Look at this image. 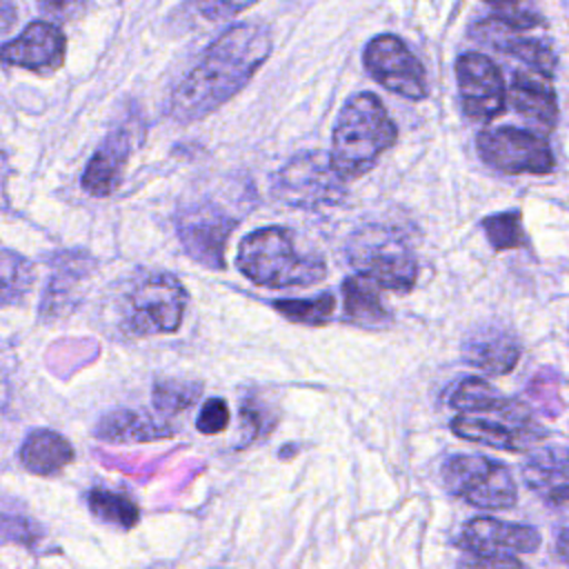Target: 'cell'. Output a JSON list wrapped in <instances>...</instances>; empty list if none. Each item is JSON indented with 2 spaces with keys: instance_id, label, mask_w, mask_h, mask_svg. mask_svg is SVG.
<instances>
[{
  "instance_id": "cell-1",
  "label": "cell",
  "mask_w": 569,
  "mask_h": 569,
  "mask_svg": "<svg viewBox=\"0 0 569 569\" xmlns=\"http://www.w3.org/2000/svg\"><path fill=\"white\" fill-rule=\"evenodd\" d=\"M269 27L240 22L222 31L173 87L167 113L176 122H196L229 102L271 56Z\"/></svg>"
},
{
  "instance_id": "cell-2",
  "label": "cell",
  "mask_w": 569,
  "mask_h": 569,
  "mask_svg": "<svg viewBox=\"0 0 569 569\" xmlns=\"http://www.w3.org/2000/svg\"><path fill=\"white\" fill-rule=\"evenodd\" d=\"M396 140L398 129L385 104L373 93L362 91L342 104L333 124L329 158L342 180H353L371 171Z\"/></svg>"
},
{
  "instance_id": "cell-3",
  "label": "cell",
  "mask_w": 569,
  "mask_h": 569,
  "mask_svg": "<svg viewBox=\"0 0 569 569\" xmlns=\"http://www.w3.org/2000/svg\"><path fill=\"white\" fill-rule=\"evenodd\" d=\"M236 267L251 282L269 289L311 287L327 276L325 260L300 253L284 227H262L247 233L238 247Z\"/></svg>"
},
{
  "instance_id": "cell-4",
  "label": "cell",
  "mask_w": 569,
  "mask_h": 569,
  "mask_svg": "<svg viewBox=\"0 0 569 569\" xmlns=\"http://www.w3.org/2000/svg\"><path fill=\"white\" fill-rule=\"evenodd\" d=\"M187 289L162 271L133 276L120 296V320L129 336L173 333L180 329L187 309Z\"/></svg>"
},
{
  "instance_id": "cell-5",
  "label": "cell",
  "mask_w": 569,
  "mask_h": 569,
  "mask_svg": "<svg viewBox=\"0 0 569 569\" xmlns=\"http://www.w3.org/2000/svg\"><path fill=\"white\" fill-rule=\"evenodd\" d=\"M351 267L391 291H411L418 280V262L402 233L387 224H362L347 240Z\"/></svg>"
},
{
  "instance_id": "cell-6",
  "label": "cell",
  "mask_w": 569,
  "mask_h": 569,
  "mask_svg": "<svg viewBox=\"0 0 569 569\" xmlns=\"http://www.w3.org/2000/svg\"><path fill=\"white\" fill-rule=\"evenodd\" d=\"M451 431L462 440L502 451H527L547 438L527 405L500 393L480 409L458 413L451 420Z\"/></svg>"
},
{
  "instance_id": "cell-7",
  "label": "cell",
  "mask_w": 569,
  "mask_h": 569,
  "mask_svg": "<svg viewBox=\"0 0 569 569\" xmlns=\"http://www.w3.org/2000/svg\"><path fill=\"white\" fill-rule=\"evenodd\" d=\"M273 198L293 209L333 207L345 200V180L322 151H307L291 158L271 182Z\"/></svg>"
},
{
  "instance_id": "cell-8",
  "label": "cell",
  "mask_w": 569,
  "mask_h": 569,
  "mask_svg": "<svg viewBox=\"0 0 569 569\" xmlns=\"http://www.w3.org/2000/svg\"><path fill=\"white\" fill-rule=\"evenodd\" d=\"M442 482L449 493L478 509H507L516 505L518 487L511 471L491 458L460 453L442 465Z\"/></svg>"
},
{
  "instance_id": "cell-9",
  "label": "cell",
  "mask_w": 569,
  "mask_h": 569,
  "mask_svg": "<svg viewBox=\"0 0 569 569\" xmlns=\"http://www.w3.org/2000/svg\"><path fill=\"white\" fill-rule=\"evenodd\" d=\"M238 220L216 202H193L178 211L176 231L184 251L207 269H224V249Z\"/></svg>"
},
{
  "instance_id": "cell-10",
  "label": "cell",
  "mask_w": 569,
  "mask_h": 569,
  "mask_svg": "<svg viewBox=\"0 0 569 569\" xmlns=\"http://www.w3.org/2000/svg\"><path fill=\"white\" fill-rule=\"evenodd\" d=\"M480 158L502 173H549L553 153L542 136L518 127L485 129L476 138Z\"/></svg>"
},
{
  "instance_id": "cell-11",
  "label": "cell",
  "mask_w": 569,
  "mask_h": 569,
  "mask_svg": "<svg viewBox=\"0 0 569 569\" xmlns=\"http://www.w3.org/2000/svg\"><path fill=\"white\" fill-rule=\"evenodd\" d=\"M365 69L385 89L409 100L427 96V76L422 62L393 33H380L365 47Z\"/></svg>"
},
{
  "instance_id": "cell-12",
  "label": "cell",
  "mask_w": 569,
  "mask_h": 569,
  "mask_svg": "<svg viewBox=\"0 0 569 569\" xmlns=\"http://www.w3.org/2000/svg\"><path fill=\"white\" fill-rule=\"evenodd\" d=\"M456 82L467 118L476 122H491L505 109V80L498 64L487 56L478 51L462 53L456 60Z\"/></svg>"
},
{
  "instance_id": "cell-13",
  "label": "cell",
  "mask_w": 569,
  "mask_h": 569,
  "mask_svg": "<svg viewBox=\"0 0 569 569\" xmlns=\"http://www.w3.org/2000/svg\"><path fill=\"white\" fill-rule=\"evenodd\" d=\"M456 545L469 553L516 556L533 553L540 547V533L529 525L505 522L491 516L471 518L462 525Z\"/></svg>"
},
{
  "instance_id": "cell-14",
  "label": "cell",
  "mask_w": 569,
  "mask_h": 569,
  "mask_svg": "<svg viewBox=\"0 0 569 569\" xmlns=\"http://www.w3.org/2000/svg\"><path fill=\"white\" fill-rule=\"evenodd\" d=\"M67 56V38L60 27L47 20H36L24 31L0 44V60L9 67H20L38 73H49L62 67Z\"/></svg>"
},
{
  "instance_id": "cell-15",
  "label": "cell",
  "mask_w": 569,
  "mask_h": 569,
  "mask_svg": "<svg viewBox=\"0 0 569 569\" xmlns=\"http://www.w3.org/2000/svg\"><path fill=\"white\" fill-rule=\"evenodd\" d=\"M520 353L522 347L518 336L498 322H487L471 329L462 342L465 362L491 376L509 373L518 365Z\"/></svg>"
},
{
  "instance_id": "cell-16",
  "label": "cell",
  "mask_w": 569,
  "mask_h": 569,
  "mask_svg": "<svg viewBox=\"0 0 569 569\" xmlns=\"http://www.w3.org/2000/svg\"><path fill=\"white\" fill-rule=\"evenodd\" d=\"M522 478L531 493H536L549 507L569 505V447H538L533 449L525 465Z\"/></svg>"
},
{
  "instance_id": "cell-17",
  "label": "cell",
  "mask_w": 569,
  "mask_h": 569,
  "mask_svg": "<svg viewBox=\"0 0 569 569\" xmlns=\"http://www.w3.org/2000/svg\"><path fill=\"white\" fill-rule=\"evenodd\" d=\"M473 36L478 40L491 44L493 49L527 62L531 67V71H536L549 80L556 73V53L547 42H542L538 38H527V36H522L520 29H516L498 18L480 20L473 27Z\"/></svg>"
},
{
  "instance_id": "cell-18",
  "label": "cell",
  "mask_w": 569,
  "mask_h": 569,
  "mask_svg": "<svg viewBox=\"0 0 569 569\" xmlns=\"http://www.w3.org/2000/svg\"><path fill=\"white\" fill-rule=\"evenodd\" d=\"M129 153H131L129 129L122 124L109 131L84 167V173L80 180L82 189L96 198H104L113 193L122 182Z\"/></svg>"
},
{
  "instance_id": "cell-19",
  "label": "cell",
  "mask_w": 569,
  "mask_h": 569,
  "mask_svg": "<svg viewBox=\"0 0 569 569\" xmlns=\"http://www.w3.org/2000/svg\"><path fill=\"white\" fill-rule=\"evenodd\" d=\"M511 107L527 116L529 120L542 124L545 129H553L558 122V100L549 78L525 69L513 71V78L507 89Z\"/></svg>"
},
{
  "instance_id": "cell-20",
  "label": "cell",
  "mask_w": 569,
  "mask_h": 569,
  "mask_svg": "<svg viewBox=\"0 0 569 569\" xmlns=\"http://www.w3.org/2000/svg\"><path fill=\"white\" fill-rule=\"evenodd\" d=\"M173 433L176 429L169 420H156L149 413L133 411V409L109 411L93 427V436L111 445L151 442L160 438H171Z\"/></svg>"
},
{
  "instance_id": "cell-21",
  "label": "cell",
  "mask_w": 569,
  "mask_h": 569,
  "mask_svg": "<svg viewBox=\"0 0 569 569\" xmlns=\"http://www.w3.org/2000/svg\"><path fill=\"white\" fill-rule=\"evenodd\" d=\"M73 458L76 451L71 442L53 429H33L20 447L24 469L36 476H56L73 462Z\"/></svg>"
},
{
  "instance_id": "cell-22",
  "label": "cell",
  "mask_w": 569,
  "mask_h": 569,
  "mask_svg": "<svg viewBox=\"0 0 569 569\" xmlns=\"http://www.w3.org/2000/svg\"><path fill=\"white\" fill-rule=\"evenodd\" d=\"M89 264L91 260L87 256H76V253H64L58 256L56 260V271L51 273L49 287L44 291L42 300V311L49 316L62 313L78 296V284L89 276Z\"/></svg>"
},
{
  "instance_id": "cell-23",
  "label": "cell",
  "mask_w": 569,
  "mask_h": 569,
  "mask_svg": "<svg viewBox=\"0 0 569 569\" xmlns=\"http://www.w3.org/2000/svg\"><path fill=\"white\" fill-rule=\"evenodd\" d=\"M345 318L360 327H382L391 320L378 293L362 278H347L342 282Z\"/></svg>"
},
{
  "instance_id": "cell-24",
  "label": "cell",
  "mask_w": 569,
  "mask_h": 569,
  "mask_svg": "<svg viewBox=\"0 0 569 569\" xmlns=\"http://www.w3.org/2000/svg\"><path fill=\"white\" fill-rule=\"evenodd\" d=\"M87 505L96 518L118 529H131L140 520L138 505L129 496L111 489H100V487L91 489L87 493Z\"/></svg>"
},
{
  "instance_id": "cell-25",
  "label": "cell",
  "mask_w": 569,
  "mask_h": 569,
  "mask_svg": "<svg viewBox=\"0 0 569 569\" xmlns=\"http://www.w3.org/2000/svg\"><path fill=\"white\" fill-rule=\"evenodd\" d=\"M33 284V264L9 249H0V307L16 305Z\"/></svg>"
},
{
  "instance_id": "cell-26",
  "label": "cell",
  "mask_w": 569,
  "mask_h": 569,
  "mask_svg": "<svg viewBox=\"0 0 569 569\" xmlns=\"http://www.w3.org/2000/svg\"><path fill=\"white\" fill-rule=\"evenodd\" d=\"M202 385L193 380H176V378H162L153 382L151 402L153 409L162 416V420H169L184 409H189L200 398Z\"/></svg>"
},
{
  "instance_id": "cell-27",
  "label": "cell",
  "mask_w": 569,
  "mask_h": 569,
  "mask_svg": "<svg viewBox=\"0 0 569 569\" xmlns=\"http://www.w3.org/2000/svg\"><path fill=\"white\" fill-rule=\"evenodd\" d=\"M271 307L284 316L291 322L298 325H309V327H320L327 325L329 318L333 316L336 309V298L333 293H322L313 300H296V298H284V300H273Z\"/></svg>"
},
{
  "instance_id": "cell-28",
  "label": "cell",
  "mask_w": 569,
  "mask_h": 569,
  "mask_svg": "<svg viewBox=\"0 0 569 569\" xmlns=\"http://www.w3.org/2000/svg\"><path fill=\"white\" fill-rule=\"evenodd\" d=\"M482 229L496 251L518 249L527 244V233L522 227L520 211H500V213L487 216L482 220Z\"/></svg>"
},
{
  "instance_id": "cell-29",
  "label": "cell",
  "mask_w": 569,
  "mask_h": 569,
  "mask_svg": "<svg viewBox=\"0 0 569 569\" xmlns=\"http://www.w3.org/2000/svg\"><path fill=\"white\" fill-rule=\"evenodd\" d=\"M496 396H498V391L487 380L465 378L453 387V391L449 396V405L453 409H458L460 413H469V411L491 402Z\"/></svg>"
},
{
  "instance_id": "cell-30",
  "label": "cell",
  "mask_w": 569,
  "mask_h": 569,
  "mask_svg": "<svg viewBox=\"0 0 569 569\" xmlns=\"http://www.w3.org/2000/svg\"><path fill=\"white\" fill-rule=\"evenodd\" d=\"M485 2L496 11L493 18L520 31L542 24V16L529 4V0H485Z\"/></svg>"
},
{
  "instance_id": "cell-31",
  "label": "cell",
  "mask_w": 569,
  "mask_h": 569,
  "mask_svg": "<svg viewBox=\"0 0 569 569\" xmlns=\"http://www.w3.org/2000/svg\"><path fill=\"white\" fill-rule=\"evenodd\" d=\"M40 538V527L24 516L0 513V540L31 547Z\"/></svg>"
},
{
  "instance_id": "cell-32",
  "label": "cell",
  "mask_w": 569,
  "mask_h": 569,
  "mask_svg": "<svg viewBox=\"0 0 569 569\" xmlns=\"http://www.w3.org/2000/svg\"><path fill=\"white\" fill-rule=\"evenodd\" d=\"M229 418H231V413H229L227 402L222 398H209L196 418V429L200 433L213 436V433H220L227 429Z\"/></svg>"
},
{
  "instance_id": "cell-33",
  "label": "cell",
  "mask_w": 569,
  "mask_h": 569,
  "mask_svg": "<svg viewBox=\"0 0 569 569\" xmlns=\"http://www.w3.org/2000/svg\"><path fill=\"white\" fill-rule=\"evenodd\" d=\"M456 569H529L516 556H482L465 551L458 558Z\"/></svg>"
},
{
  "instance_id": "cell-34",
  "label": "cell",
  "mask_w": 569,
  "mask_h": 569,
  "mask_svg": "<svg viewBox=\"0 0 569 569\" xmlns=\"http://www.w3.org/2000/svg\"><path fill=\"white\" fill-rule=\"evenodd\" d=\"M258 0H196V9L202 18H207L211 22H220V20H227V18L249 9Z\"/></svg>"
},
{
  "instance_id": "cell-35",
  "label": "cell",
  "mask_w": 569,
  "mask_h": 569,
  "mask_svg": "<svg viewBox=\"0 0 569 569\" xmlns=\"http://www.w3.org/2000/svg\"><path fill=\"white\" fill-rule=\"evenodd\" d=\"M87 2L89 0H38V7L44 16L58 22H71L84 13Z\"/></svg>"
},
{
  "instance_id": "cell-36",
  "label": "cell",
  "mask_w": 569,
  "mask_h": 569,
  "mask_svg": "<svg viewBox=\"0 0 569 569\" xmlns=\"http://www.w3.org/2000/svg\"><path fill=\"white\" fill-rule=\"evenodd\" d=\"M16 4L13 0H0V33L9 31L16 24Z\"/></svg>"
},
{
  "instance_id": "cell-37",
  "label": "cell",
  "mask_w": 569,
  "mask_h": 569,
  "mask_svg": "<svg viewBox=\"0 0 569 569\" xmlns=\"http://www.w3.org/2000/svg\"><path fill=\"white\" fill-rule=\"evenodd\" d=\"M556 547H558V556L569 565V527L560 531Z\"/></svg>"
}]
</instances>
